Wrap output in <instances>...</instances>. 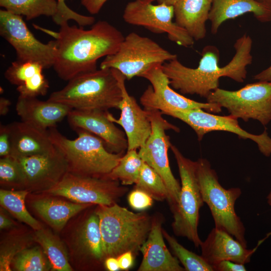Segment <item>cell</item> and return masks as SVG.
<instances>
[{
  "mask_svg": "<svg viewBox=\"0 0 271 271\" xmlns=\"http://www.w3.org/2000/svg\"><path fill=\"white\" fill-rule=\"evenodd\" d=\"M36 26L55 39L53 67L58 76L65 81L96 70L98 60L115 53L124 38L117 28L105 21L94 23L87 30L66 23L58 32Z\"/></svg>",
  "mask_w": 271,
  "mask_h": 271,
  "instance_id": "1",
  "label": "cell"
},
{
  "mask_svg": "<svg viewBox=\"0 0 271 271\" xmlns=\"http://www.w3.org/2000/svg\"><path fill=\"white\" fill-rule=\"evenodd\" d=\"M252 45L248 35L244 34L237 39L234 45V56L222 67L219 66V50L214 46L208 45L203 48L196 68L187 67L176 58L163 64L162 68L174 89L183 94H196L206 98L219 88L222 77L239 83L245 80L246 67L252 61Z\"/></svg>",
  "mask_w": 271,
  "mask_h": 271,
  "instance_id": "2",
  "label": "cell"
},
{
  "mask_svg": "<svg viewBox=\"0 0 271 271\" xmlns=\"http://www.w3.org/2000/svg\"><path fill=\"white\" fill-rule=\"evenodd\" d=\"M62 89L52 92L48 100L72 109L107 111L118 108L122 99L121 88L111 68L79 74Z\"/></svg>",
  "mask_w": 271,
  "mask_h": 271,
  "instance_id": "3",
  "label": "cell"
},
{
  "mask_svg": "<svg viewBox=\"0 0 271 271\" xmlns=\"http://www.w3.org/2000/svg\"><path fill=\"white\" fill-rule=\"evenodd\" d=\"M48 131L66 162L68 172L72 174L106 178L123 155L110 152L100 138L84 130H75L78 137L73 140L63 136L56 126Z\"/></svg>",
  "mask_w": 271,
  "mask_h": 271,
  "instance_id": "4",
  "label": "cell"
},
{
  "mask_svg": "<svg viewBox=\"0 0 271 271\" xmlns=\"http://www.w3.org/2000/svg\"><path fill=\"white\" fill-rule=\"evenodd\" d=\"M97 214L104 256L117 257L130 251L138 254L151 229L152 217L145 212L134 213L116 203L98 205Z\"/></svg>",
  "mask_w": 271,
  "mask_h": 271,
  "instance_id": "5",
  "label": "cell"
},
{
  "mask_svg": "<svg viewBox=\"0 0 271 271\" xmlns=\"http://www.w3.org/2000/svg\"><path fill=\"white\" fill-rule=\"evenodd\" d=\"M196 174L203 200L211 211L215 227L226 231L247 247L245 228L235 210V203L241 194L238 187L226 189L218 180L209 162L203 158L196 161Z\"/></svg>",
  "mask_w": 271,
  "mask_h": 271,
  "instance_id": "6",
  "label": "cell"
},
{
  "mask_svg": "<svg viewBox=\"0 0 271 271\" xmlns=\"http://www.w3.org/2000/svg\"><path fill=\"white\" fill-rule=\"evenodd\" d=\"M176 160L181 179V190L179 201L172 212V228L178 236L186 237L195 247L202 242L198 232L199 211L204 202L199 188L196 161L186 158L175 146L171 145Z\"/></svg>",
  "mask_w": 271,
  "mask_h": 271,
  "instance_id": "7",
  "label": "cell"
},
{
  "mask_svg": "<svg viewBox=\"0 0 271 271\" xmlns=\"http://www.w3.org/2000/svg\"><path fill=\"white\" fill-rule=\"evenodd\" d=\"M177 58L151 38L131 32L124 37L117 51L105 57L100 68L119 71L129 80L140 77L158 64Z\"/></svg>",
  "mask_w": 271,
  "mask_h": 271,
  "instance_id": "8",
  "label": "cell"
},
{
  "mask_svg": "<svg viewBox=\"0 0 271 271\" xmlns=\"http://www.w3.org/2000/svg\"><path fill=\"white\" fill-rule=\"evenodd\" d=\"M151 123V133L139 154L144 162L154 169L162 178L168 192L167 201L173 212L179 198L181 184L174 176L169 165L168 150L172 144L166 130L179 132L177 126L168 122L158 110H146Z\"/></svg>",
  "mask_w": 271,
  "mask_h": 271,
  "instance_id": "9",
  "label": "cell"
},
{
  "mask_svg": "<svg viewBox=\"0 0 271 271\" xmlns=\"http://www.w3.org/2000/svg\"><path fill=\"white\" fill-rule=\"evenodd\" d=\"M206 99L237 119L256 120L263 126L271 121V82L258 81L234 91L218 88Z\"/></svg>",
  "mask_w": 271,
  "mask_h": 271,
  "instance_id": "10",
  "label": "cell"
},
{
  "mask_svg": "<svg viewBox=\"0 0 271 271\" xmlns=\"http://www.w3.org/2000/svg\"><path fill=\"white\" fill-rule=\"evenodd\" d=\"M127 190L117 180L67 172L48 192L78 203L110 206L116 203Z\"/></svg>",
  "mask_w": 271,
  "mask_h": 271,
  "instance_id": "11",
  "label": "cell"
},
{
  "mask_svg": "<svg viewBox=\"0 0 271 271\" xmlns=\"http://www.w3.org/2000/svg\"><path fill=\"white\" fill-rule=\"evenodd\" d=\"M155 0H134L128 3L122 18L130 25L144 27L156 34L166 33L168 38L178 45L188 48L194 40L187 31L173 21L174 6L153 4Z\"/></svg>",
  "mask_w": 271,
  "mask_h": 271,
  "instance_id": "12",
  "label": "cell"
},
{
  "mask_svg": "<svg viewBox=\"0 0 271 271\" xmlns=\"http://www.w3.org/2000/svg\"><path fill=\"white\" fill-rule=\"evenodd\" d=\"M0 35L14 48L17 60L38 62L44 69L53 67L56 52V41L43 43L38 40L21 16L1 10Z\"/></svg>",
  "mask_w": 271,
  "mask_h": 271,
  "instance_id": "13",
  "label": "cell"
},
{
  "mask_svg": "<svg viewBox=\"0 0 271 271\" xmlns=\"http://www.w3.org/2000/svg\"><path fill=\"white\" fill-rule=\"evenodd\" d=\"M162 65H155L140 76L151 84L140 97V102L145 110H158L165 114L171 111L194 109H201L212 113L222 111V107L217 104L199 102L176 92L171 88Z\"/></svg>",
  "mask_w": 271,
  "mask_h": 271,
  "instance_id": "14",
  "label": "cell"
},
{
  "mask_svg": "<svg viewBox=\"0 0 271 271\" xmlns=\"http://www.w3.org/2000/svg\"><path fill=\"white\" fill-rule=\"evenodd\" d=\"M165 114L178 118L189 125L195 132L198 141L207 133L214 131H228L237 134L244 140L255 142L259 151L265 157L271 155V138L265 129L259 134H254L242 129L238 119L231 115H218L201 109L175 110Z\"/></svg>",
  "mask_w": 271,
  "mask_h": 271,
  "instance_id": "15",
  "label": "cell"
},
{
  "mask_svg": "<svg viewBox=\"0 0 271 271\" xmlns=\"http://www.w3.org/2000/svg\"><path fill=\"white\" fill-rule=\"evenodd\" d=\"M112 69L121 90L122 99L118 107L121 113L120 117L116 119L107 111V116L112 122L123 128L127 140V150L139 149L151 133V123L148 113L141 108L136 99L128 93L125 85L126 79L125 76L119 71Z\"/></svg>",
  "mask_w": 271,
  "mask_h": 271,
  "instance_id": "16",
  "label": "cell"
},
{
  "mask_svg": "<svg viewBox=\"0 0 271 271\" xmlns=\"http://www.w3.org/2000/svg\"><path fill=\"white\" fill-rule=\"evenodd\" d=\"M107 111L72 109L67 117L74 130L90 132L100 138L110 152L124 155L128 148L126 135L108 118Z\"/></svg>",
  "mask_w": 271,
  "mask_h": 271,
  "instance_id": "17",
  "label": "cell"
},
{
  "mask_svg": "<svg viewBox=\"0 0 271 271\" xmlns=\"http://www.w3.org/2000/svg\"><path fill=\"white\" fill-rule=\"evenodd\" d=\"M163 218L159 213L152 217L150 231L140 249L143 259L139 271H185L166 245L162 227Z\"/></svg>",
  "mask_w": 271,
  "mask_h": 271,
  "instance_id": "18",
  "label": "cell"
},
{
  "mask_svg": "<svg viewBox=\"0 0 271 271\" xmlns=\"http://www.w3.org/2000/svg\"><path fill=\"white\" fill-rule=\"evenodd\" d=\"M16 159L22 172L24 184L26 185L52 186L68 172L66 162L57 149L47 154Z\"/></svg>",
  "mask_w": 271,
  "mask_h": 271,
  "instance_id": "19",
  "label": "cell"
},
{
  "mask_svg": "<svg viewBox=\"0 0 271 271\" xmlns=\"http://www.w3.org/2000/svg\"><path fill=\"white\" fill-rule=\"evenodd\" d=\"M233 237L225 231L213 228L200 244L201 255L212 266L223 260L244 264L249 262L259 246L247 249Z\"/></svg>",
  "mask_w": 271,
  "mask_h": 271,
  "instance_id": "20",
  "label": "cell"
},
{
  "mask_svg": "<svg viewBox=\"0 0 271 271\" xmlns=\"http://www.w3.org/2000/svg\"><path fill=\"white\" fill-rule=\"evenodd\" d=\"M11 143V155L15 158L53 152L56 148L48 129L21 121L8 124Z\"/></svg>",
  "mask_w": 271,
  "mask_h": 271,
  "instance_id": "21",
  "label": "cell"
},
{
  "mask_svg": "<svg viewBox=\"0 0 271 271\" xmlns=\"http://www.w3.org/2000/svg\"><path fill=\"white\" fill-rule=\"evenodd\" d=\"M16 109L22 121L45 130L56 126L72 109L59 102L21 96L18 98Z\"/></svg>",
  "mask_w": 271,
  "mask_h": 271,
  "instance_id": "22",
  "label": "cell"
},
{
  "mask_svg": "<svg viewBox=\"0 0 271 271\" xmlns=\"http://www.w3.org/2000/svg\"><path fill=\"white\" fill-rule=\"evenodd\" d=\"M251 13L258 21H271V4L258 0H213L209 15L211 32L216 34L226 21Z\"/></svg>",
  "mask_w": 271,
  "mask_h": 271,
  "instance_id": "23",
  "label": "cell"
},
{
  "mask_svg": "<svg viewBox=\"0 0 271 271\" xmlns=\"http://www.w3.org/2000/svg\"><path fill=\"white\" fill-rule=\"evenodd\" d=\"M213 0H178L174 6L175 22L195 40L206 35V23Z\"/></svg>",
  "mask_w": 271,
  "mask_h": 271,
  "instance_id": "24",
  "label": "cell"
},
{
  "mask_svg": "<svg viewBox=\"0 0 271 271\" xmlns=\"http://www.w3.org/2000/svg\"><path fill=\"white\" fill-rule=\"evenodd\" d=\"M90 205L47 198L37 200L33 203V206L41 217L58 230L62 229L72 217Z\"/></svg>",
  "mask_w": 271,
  "mask_h": 271,
  "instance_id": "25",
  "label": "cell"
},
{
  "mask_svg": "<svg viewBox=\"0 0 271 271\" xmlns=\"http://www.w3.org/2000/svg\"><path fill=\"white\" fill-rule=\"evenodd\" d=\"M0 6L13 14L31 20L41 16L54 18L58 10L57 0H0Z\"/></svg>",
  "mask_w": 271,
  "mask_h": 271,
  "instance_id": "26",
  "label": "cell"
},
{
  "mask_svg": "<svg viewBox=\"0 0 271 271\" xmlns=\"http://www.w3.org/2000/svg\"><path fill=\"white\" fill-rule=\"evenodd\" d=\"M35 238L42 247L53 270H72L66 249L57 237L49 231L41 228L35 232Z\"/></svg>",
  "mask_w": 271,
  "mask_h": 271,
  "instance_id": "27",
  "label": "cell"
},
{
  "mask_svg": "<svg viewBox=\"0 0 271 271\" xmlns=\"http://www.w3.org/2000/svg\"><path fill=\"white\" fill-rule=\"evenodd\" d=\"M79 241L84 251L91 258L100 260L105 257L99 220L96 212L84 222L80 231Z\"/></svg>",
  "mask_w": 271,
  "mask_h": 271,
  "instance_id": "28",
  "label": "cell"
},
{
  "mask_svg": "<svg viewBox=\"0 0 271 271\" xmlns=\"http://www.w3.org/2000/svg\"><path fill=\"white\" fill-rule=\"evenodd\" d=\"M144 162L137 150H127L106 178L118 181L122 185L136 184Z\"/></svg>",
  "mask_w": 271,
  "mask_h": 271,
  "instance_id": "29",
  "label": "cell"
},
{
  "mask_svg": "<svg viewBox=\"0 0 271 271\" xmlns=\"http://www.w3.org/2000/svg\"><path fill=\"white\" fill-rule=\"evenodd\" d=\"M28 194L25 190H0L1 205L14 216L35 230L41 228L40 223L28 212L25 200Z\"/></svg>",
  "mask_w": 271,
  "mask_h": 271,
  "instance_id": "30",
  "label": "cell"
},
{
  "mask_svg": "<svg viewBox=\"0 0 271 271\" xmlns=\"http://www.w3.org/2000/svg\"><path fill=\"white\" fill-rule=\"evenodd\" d=\"M164 238L174 255L186 271H214L212 266L201 255L191 251L182 245L173 236L163 229Z\"/></svg>",
  "mask_w": 271,
  "mask_h": 271,
  "instance_id": "31",
  "label": "cell"
},
{
  "mask_svg": "<svg viewBox=\"0 0 271 271\" xmlns=\"http://www.w3.org/2000/svg\"><path fill=\"white\" fill-rule=\"evenodd\" d=\"M135 188L149 194L153 198L162 201L168 198L167 187L159 174L151 167L144 162Z\"/></svg>",
  "mask_w": 271,
  "mask_h": 271,
  "instance_id": "32",
  "label": "cell"
},
{
  "mask_svg": "<svg viewBox=\"0 0 271 271\" xmlns=\"http://www.w3.org/2000/svg\"><path fill=\"white\" fill-rule=\"evenodd\" d=\"M12 262L19 271H46L52 267L48 258L38 247L22 249Z\"/></svg>",
  "mask_w": 271,
  "mask_h": 271,
  "instance_id": "33",
  "label": "cell"
},
{
  "mask_svg": "<svg viewBox=\"0 0 271 271\" xmlns=\"http://www.w3.org/2000/svg\"><path fill=\"white\" fill-rule=\"evenodd\" d=\"M43 69V66L38 62L17 60L6 70L5 77L10 83L18 86Z\"/></svg>",
  "mask_w": 271,
  "mask_h": 271,
  "instance_id": "34",
  "label": "cell"
},
{
  "mask_svg": "<svg viewBox=\"0 0 271 271\" xmlns=\"http://www.w3.org/2000/svg\"><path fill=\"white\" fill-rule=\"evenodd\" d=\"M49 87V82L42 72L34 75L22 85L17 86L19 96L25 97H37L45 95Z\"/></svg>",
  "mask_w": 271,
  "mask_h": 271,
  "instance_id": "35",
  "label": "cell"
},
{
  "mask_svg": "<svg viewBox=\"0 0 271 271\" xmlns=\"http://www.w3.org/2000/svg\"><path fill=\"white\" fill-rule=\"evenodd\" d=\"M0 180L3 183L24 184V178L17 160L12 156L0 160Z\"/></svg>",
  "mask_w": 271,
  "mask_h": 271,
  "instance_id": "36",
  "label": "cell"
},
{
  "mask_svg": "<svg viewBox=\"0 0 271 271\" xmlns=\"http://www.w3.org/2000/svg\"><path fill=\"white\" fill-rule=\"evenodd\" d=\"M66 0H57L58 10L56 15L52 18L55 23L59 26L67 23L69 20L75 21L79 26H87L90 21L88 16L79 14L67 7Z\"/></svg>",
  "mask_w": 271,
  "mask_h": 271,
  "instance_id": "37",
  "label": "cell"
},
{
  "mask_svg": "<svg viewBox=\"0 0 271 271\" xmlns=\"http://www.w3.org/2000/svg\"><path fill=\"white\" fill-rule=\"evenodd\" d=\"M128 203L133 209L143 211L151 207L153 203V198L145 191L134 188L127 196Z\"/></svg>",
  "mask_w": 271,
  "mask_h": 271,
  "instance_id": "38",
  "label": "cell"
},
{
  "mask_svg": "<svg viewBox=\"0 0 271 271\" xmlns=\"http://www.w3.org/2000/svg\"><path fill=\"white\" fill-rule=\"evenodd\" d=\"M23 249L22 245L18 241L10 242L1 247L0 255V270H11L10 265L15 256Z\"/></svg>",
  "mask_w": 271,
  "mask_h": 271,
  "instance_id": "39",
  "label": "cell"
},
{
  "mask_svg": "<svg viewBox=\"0 0 271 271\" xmlns=\"http://www.w3.org/2000/svg\"><path fill=\"white\" fill-rule=\"evenodd\" d=\"M11 143L8 125L0 126V156L2 157L11 156Z\"/></svg>",
  "mask_w": 271,
  "mask_h": 271,
  "instance_id": "40",
  "label": "cell"
},
{
  "mask_svg": "<svg viewBox=\"0 0 271 271\" xmlns=\"http://www.w3.org/2000/svg\"><path fill=\"white\" fill-rule=\"evenodd\" d=\"M214 271H245L244 264L230 260H223L212 265Z\"/></svg>",
  "mask_w": 271,
  "mask_h": 271,
  "instance_id": "41",
  "label": "cell"
},
{
  "mask_svg": "<svg viewBox=\"0 0 271 271\" xmlns=\"http://www.w3.org/2000/svg\"><path fill=\"white\" fill-rule=\"evenodd\" d=\"M108 0H80L81 5L92 15L98 14Z\"/></svg>",
  "mask_w": 271,
  "mask_h": 271,
  "instance_id": "42",
  "label": "cell"
},
{
  "mask_svg": "<svg viewBox=\"0 0 271 271\" xmlns=\"http://www.w3.org/2000/svg\"><path fill=\"white\" fill-rule=\"evenodd\" d=\"M135 256L130 251H126L119 255L117 258L120 269L127 270L130 269L133 264Z\"/></svg>",
  "mask_w": 271,
  "mask_h": 271,
  "instance_id": "43",
  "label": "cell"
},
{
  "mask_svg": "<svg viewBox=\"0 0 271 271\" xmlns=\"http://www.w3.org/2000/svg\"><path fill=\"white\" fill-rule=\"evenodd\" d=\"M104 265L106 268L109 271H117L120 270L117 258L114 256H109L105 258Z\"/></svg>",
  "mask_w": 271,
  "mask_h": 271,
  "instance_id": "44",
  "label": "cell"
},
{
  "mask_svg": "<svg viewBox=\"0 0 271 271\" xmlns=\"http://www.w3.org/2000/svg\"><path fill=\"white\" fill-rule=\"evenodd\" d=\"M253 79L258 81L271 82V65L265 69L255 74Z\"/></svg>",
  "mask_w": 271,
  "mask_h": 271,
  "instance_id": "45",
  "label": "cell"
},
{
  "mask_svg": "<svg viewBox=\"0 0 271 271\" xmlns=\"http://www.w3.org/2000/svg\"><path fill=\"white\" fill-rule=\"evenodd\" d=\"M11 103L10 100L5 97L0 98V115H6L9 111V106Z\"/></svg>",
  "mask_w": 271,
  "mask_h": 271,
  "instance_id": "46",
  "label": "cell"
},
{
  "mask_svg": "<svg viewBox=\"0 0 271 271\" xmlns=\"http://www.w3.org/2000/svg\"><path fill=\"white\" fill-rule=\"evenodd\" d=\"M13 225V222L6 217L2 212L0 214V228L1 229L7 228L11 227Z\"/></svg>",
  "mask_w": 271,
  "mask_h": 271,
  "instance_id": "47",
  "label": "cell"
},
{
  "mask_svg": "<svg viewBox=\"0 0 271 271\" xmlns=\"http://www.w3.org/2000/svg\"><path fill=\"white\" fill-rule=\"evenodd\" d=\"M266 199H267V202L268 205L271 206V190L270 192H269L268 195L267 196ZM270 236H271V231L267 233L263 238L259 240L258 242L257 245L259 246L266 239H267Z\"/></svg>",
  "mask_w": 271,
  "mask_h": 271,
  "instance_id": "48",
  "label": "cell"
},
{
  "mask_svg": "<svg viewBox=\"0 0 271 271\" xmlns=\"http://www.w3.org/2000/svg\"><path fill=\"white\" fill-rule=\"evenodd\" d=\"M158 4H165L168 5L174 6L178 0H155Z\"/></svg>",
  "mask_w": 271,
  "mask_h": 271,
  "instance_id": "49",
  "label": "cell"
},
{
  "mask_svg": "<svg viewBox=\"0 0 271 271\" xmlns=\"http://www.w3.org/2000/svg\"><path fill=\"white\" fill-rule=\"evenodd\" d=\"M258 1L271 4V0H258Z\"/></svg>",
  "mask_w": 271,
  "mask_h": 271,
  "instance_id": "50",
  "label": "cell"
}]
</instances>
